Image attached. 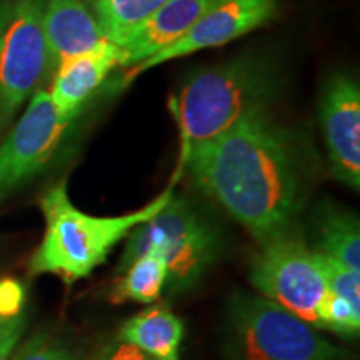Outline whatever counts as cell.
Wrapping results in <instances>:
<instances>
[{"label":"cell","instance_id":"obj_1","mask_svg":"<svg viewBox=\"0 0 360 360\" xmlns=\"http://www.w3.org/2000/svg\"><path fill=\"white\" fill-rule=\"evenodd\" d=\"M193 186L260 247L292 231L309 191V167L289 130L260 112L179 162Z\"/></svg>","mask_w":360,"mask_h":360},{"label":"cell","instance_id":"obj_2","mask_svg":"<svg viewBox=\"0 0 360 360\" xmlns=\"http://www.w3.org/2000/svg\"><path fill=\"white\" fill-rule=\"evenodd\" d=\"M278 90L277 65L259 53H244L224 64L192 72L174 90L167 103L179 129V162L242 120L269 112Z\"/></svg>","mask_w":360,"mask_h":360},{"label":"cell","instance_id":"obj_3","mask_svg":"<svg viewBox=\"0 0 360 360\" xmlns=\"http://www.w3.org/2000/svg\"><path fill=\"white\" fill-rule=\"evenodd\" d=\"M174 184L175 180L142 209L117 217H97L72 204L65 180L58 182L40 199L45 231L29 262V274H52L67 283L89 277L119 242L167 204Z\"/></svg>","mask_w":360,"mask_h":360},{"label":"cell","instance_id":"obj_4","mask_svg":"<svg viewBox=\"0 0 360 360\" xmlns=\"http://www.w3.org/2000/svg\"><path fill=\"white\" fill-rule=\"evenodd\" d=\"M222 232L212 215L187 195L172 192L167 204L127 236L117 272L146 254L167 265L170 294H186L204 281L222 254Z\"/></svg>","mask_w":360,"mask_h":360},{"label":"cell","instance_id":"obj_5","mask_svg":"<svg viewBox=\"0 0 360 360\" xmlns=\"http://www.w3.org/2000/svg\"><path fill=\"white\" fill-rule=\"evenodd\" d=\"M225 360H345V352L281 305L237 292L227 307Z\"/></svg>","mask_w":360,"mask_h":360},{"label":"cell","instance_id":"obj_6","mask_svg":"<svg viewBox=\"0 0 360 360\" xmlns=\"http://www.w3.org/2000/svg\"><path fill=\"white\" fill-rule=\"evenodd\" d=\"M262 297L319 328V312L328 295L321 255L294 232L262 245L250 270Z\"/></svg>","mask_w":360,"mask_h":360},{"label":"cell","instance_id":"obj_7","mask_svg":"<svg viewBox=\"0 0 360 360\" xmlns=\"http://www.w3.org/2000/svg\"><path fill=\"white\" fill-rule=\"evenodd\" d=\"M51 70L44 0H11L0 35V129L37 92Z\"/></svg>","mask_w":360,"mask_h":360},{"label":"cell","instance_id":"obj_8","mask_svg":"<svg viewBox=\"0 0 360 360\" xmlns=\"http://www.w3.org/2000/svg\"><path fill=\"white\" fill-rule=\"evenodd\" d=\"M74 120L56 109L47 90L39 89L29 98L24 114L0 146V197L49 167Z\"/></svg>","mask_w":360,"mask_h":360},{"label":"cell","instance_id":"obj_9","mask_svg":"<svg viewBox=\"0 0 360 360\" xmlns=\"http://www.w3.org/2000/svg\"><path fill=\"white\" fill-rule=\"evenodd\" d=\"M277 12L278 0H224L207 12L177 42L143 60L142 64L125 70L120 84L125 87L137 75L162 65L164 62L192 56L205 49L222 47L242 35L250 34L252 30L260 29L272 20Z\"/></svg>","mask_w":360,"mask_h":360},{"label":"cell","instance_id":"obj_10","mask_svg":"<svg viewBox=\"0 0 360 360\" xmlns=\"http://www.w3.org/2000/svg\"><path fill=\"white\" fill-rule=\"evenodd\" d=\"M319 122L330 172L359 192L360 187V85L350 74L332 75L319 101Z\"/></svg>","mask_w":360,"mask_h":360},{"label":"cell","instance_id":"obj_11","mask_svg":"<svg viewBox=\"0 0 360 360\" xmlns=\"http://www.w3.org/2000/svg\"><path fill=\"white\" fill-rule=\"evenodd\" d=\"M220 2L224 0H169L142 24L114 42L122 52L120 69H132L177 42Z\"/></svg>","mask_w":360,"mask_h":360},{"label":"cell","instance_id":"obj_12","mask_svg":"<svg viewBox=\"0 0 360 360\" xmlns=\"http://www.w3.org/2000/svg\"><path fill=\"white\" fill-rule=\"evenodd\" d=\"M117 67H122V52L107 40L97 49L65 58L53 74L49 97L62 115L77 119L89 98L101 89Z\"/></svg>","mask_w":360,"mask_h":360},{"label":"cell","instance_id":"obj_13","mask_svg":"<svg viewBox=\"0 0 360 360\" xmlns=\"http://www.w3.org/2000/svg\"><path fill=\"white\" fill-rule=\"evenodd\" d=\"M44 30L52 70L65 58L107 42L85 0H44Z\"/></svg>","mask_w":360,"mask_h":360},{"label":"cell","instance_id":"obj_14","mask_svg":"<svg viewBox=\"0 0 360 360\" xmlns=\"http://www.w3.org/2000/svg\"><path fill=\"white\" fill-rule=\"evenodd\" d=\"M184 322L167 305L135 314L120 327L119 339L141 349L150 360H182Z\"/></svg>","mask_w":360,"mask_h":360},{"label":"cell","instance_id":"obj_15","mask_svg":"<svg viewBox=\"0 0 360 360\" xmlns=\"http://www.w3.org/2000/svg\"><path fill=\"white\" fill-rule=\"evenodd\" d=\"M312 249L352 270H360V224L352 210L323 202L312 215Z\"/></svg>","mask_w":360,"mask_h":360},{"label":"cell","instance_id":"obj_16","mask_svg":"<svg viewBox=\"0 0 360 360\" xmlns=\"http://www.w3.org/2000/svg\"><path fill=\"white\" fill-rule=\"evenodd\" d=\"M110 292L117 304H154L167 287V265L157 254H146L130 262Z\"/></svg>","mask_w":360,"mask_h":360},{"label":"cell","instance_id":"obj_17","mask_svg":"<svg viewBox=\"0 0 360 360\" xmlns=\"http://www.w3.org/2000/svg\"><path fill=\"white\" fill-rule=\"evenodd\" d=\"M85 2L101 24L107 40L117 42L169 0H85Z\"/></svg>","mask_w":360,"mask_h":360},{"label":"cell","instance_id":"obj_18","mask_svg":"<svg viewBox=\"0 0 360 360\" xmlns=\"http://www.w3.org/2000/svg\"><path fill=\"white\" fill-rule=\"evenodd\" d=\"M8 360H84V355L67 337L40 330L15 349Z\"/></svg>","mask_w":360,"mask_h":360},{"label":"cell","instance_id":"obj_19","mask_svg":"<svg viewBox=\"0 0 360 360\" xmlns=\"http://www.w3.org/2000/svg\"><path fill=\"white\" fill-rule=\"evenodd\" d=\"M319 328L335 332L342 337H357L360 330V310L347 300L328 292L319 312Z\"/></svg>","mask_w":360,"mask_h":360},{"label":"cell","instance_id":"obj_20","mask_svg":"<svg viewBox=\"0 0 360 360\" xmlns=\"http://www.w3.org/2000/svg\"><path fill=\"white\" fill-rule=\"evenodd\" d=\"M321 259L327 277L328 290L347 300L354 309L360 310V270L345 267V265L323 257V255H321Z\"/></svg>","mask_w":360,"mask_h":360},{"label":"cell","instance_id":"obj_21","mask_svg":"<svg viewBox=\"0 0 360 360\" xmlns=\"http://www.w3.org/2000/svg\"><path fill=\"white\" fill-rule=\"evenodd\" d=\"M29 315L20 312L13 317H0V360H8L24 337Z\"/></svg>","mask_w":360,"mask_h":360},{"label":"cell","instance_id":"obj_22","mask_svg":"<svg viewBox=\"0 0 360 360\" xmlns=\"http://www.w3.org/2000/svg\"><path fill=\"white\" fill-rule=\"evenodd\" d=\"M25 289L15 278L0 281V317H13L24 312Z\"/></svg>","mask_w":360,"mask_h":360},{"label":"cell","instance_id":"obj_23","mask_svg":"<svg viewBox=\"0 0 360 360\" xmlns=\"http://www.w3.org/2000/svg\"><path fill=\"white\" fill-rule=\"evenodd\" d=\"M92 360H150L141 349H137L135 345L129 344L117 339L115 342H110L109 345L98 350L96 357Z\"/></svg>","mask_w":360,"mask_h":360},{"label":"cell","instance_id":"obj_24","mask_svg":"<svg viewBox=\"0 0 360 360\" xmlns=\"http://www.w3.org/2000/svg\"><path fill=\"white\" fill-rule=\"evenodd\" d=\"M8 6H11V0H0V35H2L4 24H6Z\"/></svg>","mask_w":360,"mask_h":360}]
</instances>
